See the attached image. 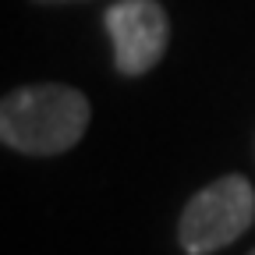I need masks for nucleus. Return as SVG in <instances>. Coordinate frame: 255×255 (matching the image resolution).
<instances>
[{
  "label": "nucleus",
  "instance_id": "nucleus-5",
  "mask_svg": "<svg viewBox=\"0 0 255 255\" xmlns=\"http://www.w3.org/2000/svg\"><path fill=\"white\" fill-rule=\"evenodd\" d=\"M248 255H255V248H252V252H248Z\"/></svg>",
  "mask_w": 255,
  "mask_h": 255
},
{
  "label": "nucleus",
  "instance_id": "nucleus-4",
  "mask_svg": "<svg viewBox=\"0 0 255 255\" xmlns=\"http://www.w3.org/2000/svg\"><path fill=\"white\" fill-rule=\"evenodd\" d=\"M36 4H85V0H36Z\"/></svg>",
  "mask_w": 255,
  "mask_h": 255
},
{
  "label": "nucleus",
  "instance_id": "nucleus-3",
  "mask_svg": "<svg viewBox=\"0 0 255 255\" xmlns=\"http://www.w3.org/2000/svg\"><path fill=\"white\" fill-rule=\"evenodd\" d=\"M103 21L114 39V64L124 78H138L163 60L170 18L159 0H117L107 7Z\"/></svg>",
  "mask_w": 255,
  "mask_h": 255
},
{
  "label": "nucleus",
  "instance_id": "nucleus-1",
  "mask_svg": "<svg viewBox=\"0 0 255 255\" xmlns=\"http://www.w3.org/2000/svg\"><path fill=\"white\" fill-rule=\"evenodd\" d=\"M89 121L85 92L60 82L21 85L0 103V142L25 156H60L82 142Z\"/></svg>",
  "mask_w": 255,
  "mask_h": 255
},
{
  "label": "nucleus",
  "instance_id": "nucleus-2",
  "mask_svg": "<svg viewBox=\"0 0 255 255\" xmlns=\"http://www.w3.org/2000/svg\"><path fill=\"white\" fill-rule=\"evenodd\" d=\"M252 223H255L252 181L245 174H223L188 199L177 223V245L184 248V255H213L234 245Z\"/></svg>",
  "mask_w": 255,
  "mask_h": 255
}]
</instances>
